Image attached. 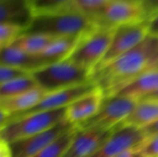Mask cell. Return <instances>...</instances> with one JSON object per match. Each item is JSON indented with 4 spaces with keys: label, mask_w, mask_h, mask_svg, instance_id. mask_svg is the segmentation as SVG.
<instances>
[{
    "label": "cell",
    "mask_w": 158,
    "mask_h": 157,
    "mask_svg": "<svg viewBox=\"0 0 158 157\" xmlns=\"http://www.w3.org/2000/svg\"><path fill=\"white\" fill-rule=\"evenodd\" d=\"M158 53V38L148 36L104 68L92 75V81L100 87L106 97L115 95L134 78L145 72Z\"/></svg>",
    "instance_id": "obj_1"
},
{
    "label": "cell",
    "mask_w": 158,
    "mask_h": 157,
    "mask_svg": "<svg viewBox=\"0 0 158 157\" xmlns=\"http://www.w3.org/2000/svg\"><path fill=\"white\" fill-rule=\"evenodd\" d=\"M97 27L91 19L75 8L34 16L23 33H37L54 38L80 37Z\"/></svg>",
    "instance_id": "obj_2"
},
{
    "label": "cell",
    "mask_w": 158,
    "mask_h": 157,
    "mask_svg": "<svg viewBox=\"0 0 158 157\" xmlns=\"http://www.w3.org/2000/svg\"><path fill=\"white\" fill-rule=\"evenodd\" d=\"M31 75L39 88L46 93L92 81V73L89 70L68 59L48 65Z\"/></svg>",
    "instance_id": "obj_3"
},
{
    "label": "cell",
    "mask_w": 158,
    "mask_h": 157,
    "mask_svg": "<svg viewBox=\"0 0 158 157\" xmlns=\"http://www.w3.org/2000/svg\"><path fill=\"white\" fill-rule=\"evenodd\" d=\"M66 108L31 114L8 122L0 130V139L11 143L44 132L65 119Z\"/></svg>",
    "instance_id": "obj_4"
},
{
    "label": "cell",
    "mask_w": 158,
    "mask_h": 157,
    "mask_svg": "<svg viewBox=\"0 0 158 157\" xmlns=\"http://www.w3.org/2000/svg\"><path fill=\"white\" fill-rule=\"evenodd\" d=\"M115 29L97 26L83 34L68 60L93 74L110 46Z\"/></svg>",
    "instance_id": "obj_5"
},
{
    "label": "cell",
    "mask_w": 158,
    "mask_h": 157,
    "mask_svg": "<svg viewBox=\"0 0 158 157\" xmlns=\"http://www.w3.org/2000/svg\"><path fill=\"white\" fill-rule=\"evenodd\" d=\"M139 102L140 100L136 98L121 95L106 97L98 113L91 119L76 127L79 130L96 128L103 130H112L132 113Z\"/></svg>",
    "instance_id": "obj_6"
},
{
    "label": "cell",
    "mask_w": 158,
    "mask_h": 157,
    "mask_svg": "<svg viewBox=\"0 0 158 157\" xmlns=\"http://www.w3.org/2000/svg\"><path fill=\"white\" fill-rule=\"evenodd\" d=\"M148 20L117 27L106 54L97 65L93 74L104 68L117 58L134 48L142 43L148 36Z\"/></svg>",
    "instance_id": "obj_7"
},
{
    "label": "cell",
    "mask_w": 158,
    "mask_h": 157,
    "mask_svg": "<svg viewBox=\"0 0 158 157\" xmlns=\"http://www.w3.org/2000/svg\"><path fill=\"white\" fill-rule=\"evenodd\" d=\"M96 86L97 85L94 82L90 81V82H87L84 84H81L78 86L69 88V89L60 90V91L46 93L44 95V97L41 100V102L39 104H37L33 108H31L26 112L20 113V114H16V115L10 116L8 118L7 123L12 121V120L20 118L22 117L31 115V114L39 113V112L54 111V110L67 108L74 101H76L80 97L83 96L84 94L90 93Z\"/></svg>",
    "instance_id": "obj_8"
},
{
    "label": "cell",
    "mask_w": 158,
    "mask_h": 157,
    "mask_svg": "<svg viewBox=\"0 0 158 157\" xmlns=\"http://www.w3.org/2000/svg\"><path fill=\"white\" fill-rule=\"evenodd\" d=\"M145 140L142 129L118 126L92 157H117L129 150L138 149Z\"/></svg>",
    "instance_id": "obj_9"
},
{
    "label": "cell",
    "mask_w": 158,
    "mask_h": 157,
    "mask_svg": "<svg viewBox=\"0 0 158 157\" xmlns=\"http://www.w3.org/2000/svg\"><path fill=\"white\" fill-rule=\"evenodd\" d=\"M148 20L140 2L111 0L97 23L98 27L117 28Z\"/></svg>",
    "instance_id": "obj_10"
},
{
    "label": "cell",
    "mask_w": 158,
    "mask_h": 157,
    "mask_svg": "<svg viewBox=\"0 0 158 157\" xmlns=\"http://www.w3.org/2000/svg\"><path fill=\"white\" fill-rule=\"evenodd\" d=\"M75 125L64 119L54 128L40 134L9 143L12 157H35L57 138L70 130Z\"/></svg>",
    "instance_id": "obj_11"
},
{
    "label": "cell",
    "mask_w": 158,
    "mask_h": 157,
    "mask_svg": "<svg viewBox=\"0 0 158 157\" xmlns=\"http://www.w3.org/2000/svg\"><path fill=\"white\" fill-rule=\"evenodd\" d=\"M105 99V93L96 86L93 91L80 97L66 108L65 119L75 126L86 122L98 113Z\"/></svg>",
    "instance_id": "obj_12"
},
{
    "label": "cell",
    "mask_w": 158,
    "mask_h": 157,
    "mask_svg": "<svg viewBox=\"0 0 158 157\" xmlns=\"http://www.w3.org/2000/svg\"><path fill=\"white\" fill-rule=\"evenodd\" d=\"M114 130H103L96 128L79 130L65 157H92L106 143Z\"/></svg>",
    "instance_id": "obj_13"
},
{
    "label": "cell",
    "mask_w": 158,
    "mask_h": 157,
    "mask_svg": "<svg viewBox=\"0 0 158 157\" xmlns=\"http://www.w3.org/2000/svg\"><path fill=\"white\" fill-rule=\"evenodd\" d=\"M51 64L42 55L30 54L11 45L0 50V65L18 68L31 74Z\"/></svg>",
    "instance_id": "obj_14"
},
{
    "label": "cell",
    "mask_w": 158,
    "mask_h": 157,
    "mask_svg": "<svg viewBox=\"0 0 158 157\" xmlns=\"http://www.w3.org/2000/svg\"><path fill=\"white\" fill-rule=\"evenodd\" d=\"M32 19L28 0H0V23L14 24L25 31Z\"/></svg>",
    "instance_id": "obj_15"
},
{
    "label": "cell",
    "mask_w": 158,
    "mask_h": 157,
    "mask_svg": "<svg viewBox=\"0 0 158 157\" xmlns=\"http://www.w3.org/2000/svg\"><path fill=\"white\" fill-rule=\"evenodd\" d=\"M46 93L41 88H35L21 94L0 99V111L12 116L33 108L44 97Z\"/></svg>",
    "instance_id": "obj_16"
},
{
    "label": "cell",
    "mask_w": 158,
    "mask_h": 157,
    "mask_svg": "<svg viewBox=\"0 0 158 157\" xmlns=\"http://www.w3.org/2000/svg\"><path fill=\"white\" fill-rule=\"evenodd\" d=\"M157 89L158 70H146L127 83L115 95L128 96L141 100Z\"/></svg>",
    "instance_id": "obj_17"
},
{
    "label": "cell",
    "mask_w": 158,
    "mask_h": 157,
    "mask_svg": "<svg viewBox=\"0 0 158 157\" xmlns=\"http://www.w3.org/2000/svg\"><path fill=\"white\" fill-rule=\"evenodd\" d=\"M156 120H158V100L143 99L140 100L132 113L119 126L143 129Z\"/></svg>",
    "instance_id": "obj_18"
},
{
    "label": "cell",
    "mask_w": 158,
    "mask_h": 157,
    "mask_svg": "<svg viewBox=\"0 0 158 157\" xmlns=\"http://www.w3.org/2000/svg\"><path fill=\"white\" fill-rule=\"evenodd\" d=\"M80 37H62L56 38L50 45L41 54L52 64L68 59L78 45Z\"/></svg>",
    "instance_id": "obj_19"
},
{
    "label": "cell",
    "mask_w": 158,
    "mask_h": 157,
    "mask_svg": "<svg viewBox=\"0 0 158 157\" xmlns=\"http://www.w3.org/2000/svg\"><path fill=\"white\" fill-rule=\"evenodd\" d=\"M56 38L37 33H22L11 44L27 53L41 55Z\"/></svg>",
    "instance_id": "obj_20"
},
{
    "label": "cell",
    "mask_w": 158,
    "mask_h": 157,
    "mask_svg": "<svg viewBox=\"0 0 158 157\" xmlns=\"http://www.w3.org/2000/svg\"><path fill=\"white\" fill-rule=\"evenodd\" d=\"M78 130L79 129L75 126L70 130L51 143L35 157H65Z\"/></svg>",
    "instance_id": "obj_21"
},
{
    "label": "cell",
    "mask_w": 158,
    "mask_h": 157,
    "mask_svg": "<svg viewBox=\"0 0 158 157\" xmlns=\"http://www.w3.org/2000/svg\"><path fill=\"white\" fill-rule=\"evenodd\" d=\"M38 87L39 86L32 75L2 83L0 84V99L16 96Z\"/></svg>",
    "instance_id": "obj_22"
},
{
    "label": "cell",
    "mask_w": 158,
    "mask_h": 157,
    "mask_svg": "<svg viewBox=\"0 0 158 157\" xmlns=\"http://www.w3.org/2000/svg\"><path fill=\"white\" fill-rule=\"evenodd\" d=\"M111 0H73L77 10L91 19L96 26Z\"/></svg>",
    "instance_id": "obj_23"
},
{
    "label": "cell",
    "mask_w": 158,
    "mask_h": 157,
    "mask_svg": "<svg viewBox=\"0 0 158 157\" xmlns=\"http://www.w3.org/2000/svg\"><path fill=\"white\" fill-rule=\"evenodd\" d=\"M28 4L33 17L74 6L73 0H28Z\"/></svg>",
    "instance_id": "obj_24"
},
{
    "label": "cell",
    "mask_w": 158,
    "mask_h": 157,
    "mask_svg": "<svg viewBox=\"0 0 158 157\" xmlns=\"http://www.w3.org/2000/svg\"><path fill=\"white\" fill-rule=\"evenodd\" d=\"M23 32L24 30L17 25L0 23V48L10 46Z\"/></svg>",
    "instance_id": "obj_25"
},
{
    "label": "cell",
    "mask_w": 158,
    "mask_h": 157,
    "mask_svg": "<svg viewBox=\"0 0 158 157\" xmlns=\"http://www.w3.org/2000/svg\"><path fill=\"white\" fill-rule=\"evenodd\" d=\"M31 75V73L11 66L0 65V84Z\"/></svg>",
    "instance_id": "obj_26"
},
{
    "label": "cell",
    "mask_w": 158,
    "mask_h": 157,
    "mask_svg": "<svg viewBox=\"0 0 158 157\" xmlns=\"http://www.w3.org/2000/svg\"><path fill=\"white\" fill-rule=\"evenodd\" d=\"M137 150L143 157H158V135L146 138Z\"/></svg>",
    "instance_id": "obj_27"
},
{
    "label": "cell",
    "mask_w": 158,
    "mask_h": 157,
    "mask_svg": "<svg viewBox=\"0 0 158 157\" xmlns=\"http://www.w3.org/2000/svg\"><path fill=\"white\" fill-rule=\"evenodd\" d=\"M147 19L158 14V0H141Z\"/></svg>",
    "instance_id": "obj_28"
},
{
    "label": "cell",
    "mask_w": 158,
    "mask_h": 157,
    "mask_svg": "<svg viewBox=\"0 0 158 157\" xmlns=\"http://www.w3.org/2000/svg\"><path fill=\"white\" fill-rule=\"evenodd\" d=\"M148 32L158 38V14L148 19Z\"/></svg>",
    "instance_id": "obj_29"
},
{
    "label": "cell",
    "mask_w": 158,
    "mask_h": 157,
    "mask_svg": "<svg viewBox=\"0 0 158 157\" xmlns=\"http://www.w3.org/2000/svg\"><path fill=\"white\" fill-rule=\"evenodd\" d=\"M143 132L146 136V138L153 137V136H157L158 135V120L155 121L154 123L144 127L142 129Z\"/></svg>",
    "instance_id": "obj_30"
},
{
    "label": "cell",
    "mask_w": 158,
    "mask_h": 157,
    "mask_svg": "<svg viewBox=\"0 0 158 157\" xmlns=\"http://www.w3.org/2000/svg\"><path fill=\"white\" fill-rule=\"evenodd\" d=\"M0 157H12L9 143L0 140Z\"/></svg>",
    "instance_id": "obj_31"
},
{
    "label": "cell",
    "mask_w": 158,
    "mask_h": 157,
    "mask_svg": "<svg viewBox=\"0 0 158 157\" xmlns=\"http://www.w3.org/2000/svg\"><path fill=\"white\" fill-rule=\"evenodd\" d=\"M117 157H143L141 153L137 150V149H132V150H129L119 155H118Z\"/></svg>",
    "instance_id": "obj_32"
},
{
    "label": "cell",
    "mask_w": 158,
    "mask_h": 157,
    "mask_svg": "<svg viewBox=\"0 0 158 157\" xmlns=\"http://www.w3.org/2000/svg\"><path fill=\"white\" fill-rule=\"evenodd\" d=\"M143 99H153V100H158V89L156 91V92H154V93H152L148 94L147 96L143 97ZM143 99H141V100H143Z\"/></svg>",
    "instance_id": "obj_33"
},
{
    "label": "cell",
    "mask_w": 158,
    "mask_h": 157,
    "mask_svg": "<svg viewBox=\"0 0 158 157\" xmlns=\"http://www.w3.org/2000/svg\"><path fill=\"white\" fill-rule=\"evenodd\" d=\"M146 70H158V60L152 62L148 66V68H147Z\"/></svg>",
    "instance_id": "obj_34"
},
{
    "label": "cell",
    "mask_w": 158,
    "mask_h": 157,
    "mask_svg": "<svg viewBox=\"0 0 158 157\" xmlns=\"http://www.w3.org/2000/svg\"><path fill=\"white\" fill-rule=\"evenodd\" d=\"M116 1H132V2H140L141 3V0H116Z\"/></svg>",
    "instance_id": "obj_35"
},
{
    "label": "cell",
    "mask_w": 158,
    "mask_h": 157,
    "mask_svg": "<svg viewBox=\"0 0 158 157\" xmlns=\"http://www.w3.org/2000/svg\"><path fill=\"white\" fill-rule=\"evenodd\" d=\"M156 60H158V53L156 54V56L154 57V59L152 60V62H154V61H156ZM152 62H151V63H152ZM151 63H150V64H151Z\"/></svg>",
    "instance_id": "obj_36"
}]
</instances>
